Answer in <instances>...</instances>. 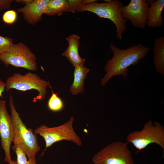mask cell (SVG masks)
Instances as JSON below:
<instances>
[{
    "label": "cell",
    "mask_w": 164,
    "mask_h": 164,
    "mask_svg": "<svg viewBox=\"0 0 164 164\" xmlns=\"http://www.w3.org/2000/svg\"><path fill=\"white\" fill-rule=\"evenodd\" d=\"M113 53L112 58L107 61L104 70L106 73L101 80V85L104 86L113 76H122L126 78L128 75V68L135 66L140 62L151 50L142 44L131 46L125 50H122L113 43L109 45Z\"/></svg>",
    "instance_id": "cell-1"
},
{
    "label": "cell",
    "mask_w": 164,
    "mask_h": 164,
    "mask_svg": "<svg viewBox=\"0 0 164 164\" xmlns=\"http://www.w3.org/2000/svg\"><path fill=\"white\" fill-rule=\"evenodd\" d=\"M9 105L14 132V145L11 148L18 147L25 153L28 159L36 160V155L40 150L36 135L31 128H27L22 122L15 106L11 94Z\"/></svg>",
    "instance_id": "cell-2"
},
{
    "label": "cell",
    "mask_w": 164,
    "mask_h": 164,
    "mask_svg": "<svg viewBox=\"0 0 164 164\" xmlns=\"http://www.w3.org/2000/svg\"><path fill=\"white\" fill-rule=\"evenodd\" d=\"M123 6V4L118 0L100 3L94 1L85 5H81L77 12H90L96 14L100 18L110 20L116 26L118 39L121 40L122 34L127 30L126 26L127 21L123 19L121 15V11Z\"/></svg>",
    "instance_id": "cell-3"
},
{
    "label": "cell",
    "mask_w": 164,
    "mask_h": 164,
    "mask_svg": "<svg viewBox=\"0 0 164 164\" xmlns=\"http://www.w3.org/2000/svg\"><path fill=\"white\" fill-rule=\"evenodd\" d=\"M74 120V117L72 116L67 121L59 126L50 127L44 124L35 130L34 133L43 137L45 142V149L41 156L43 155L48 148L60 141H68L73 142L77 146L82 145L81 139L73 129Z\"/></svg>",
    "instance_id": "cell-4"
},
{
    "label": "cell",
    "mask_w": 164,
    "mask_h": 164,
    "mask_svg": "<svg viewBox=\"0 0 164 164\" xmlns=\"http://www.w3.org/2000/svg\"><path fill=\"white\" fill-rule=\"evenodd\" d=\"M126 143H131L139 150L145 148L151 143H156L164 151V127L159 122L148 121L140 131L136 130L129 133Z\"/></svg>",
    "instance_id": "cell-5"
},
{
    "label": "cell",
    "mask_w": 164,
    "mask_h": 164,
    "mask_svg": "<svg viewBox=\"0 0 164 164\" xmlns=\"http://www.w3.org/2000/svg\"><path fill=\"white\" fill-rule=\"evenodd\" d=\"M49 83L37 74L31 72L24 75L15 73L7 79L5 90L7 92L12 89L24 91L36 90L38 92V94L33 100V102H35L45 98Z\"/></svg>",
    "instance_id": "cell-6"
},
{
    "label": "cell",
    "mask_w": 164,
    "mask_h": 164,
    "mask_svg": "<svg viewBox=\"0 0 164 164\" xmlns=\"http://www.w3.org/2000/svg\"><path fill=\"white\" fill-rule=\"evenodd\" d=\"M127 143L112 142L95 154L92 161L94 164H134Z\"/></svg>",
    "instance_id": "cell-7"
},
{
    "label": "cell",
    "mask_w": 164,
    "mask_h": 164,
    "mask_svg": "<svg viewBox=\"0 0 164 164\" xmlns=\"http://www.w3.org/2000/svg\"><path fill=\"white\" fill-rule=\"evenodd\" d=\"M0 60L6 66L11 65L33 71L37 69L36 55L22 42L13 43L7 52L0 56Z\"/></svg>",
    "instance_id": "cell-8"
},
{
    "label": "cell",
    "mask_w": 164,
    "mask_h": 164,
    "mask_svg": "<svg viewBox=\"0 0 164 164\" xmlns=\"http://www.w3.org/2000/svg\"><path fill=\"white\" fill-rule=\"evenodd\" d=\"M148 3L145 0H131L121 9L122 17L129 20L132 25L139 29H144L148 19Z\"/></svg>",
    "instance_id": "cell-9"
},
{
    "label": "cell",
    "mask_w": 164,
    "mask_h": 164,
    "mask_svg": "<svg viewBox=\"0 0 164 164\" xmlns=\"http://www.w3.org/2000/svg\"><path fill=\"white\" fill-rule=\"evenodd\" d=\"M14 128L11 115L8 112L6 102L0 100V137L2 148L4 151V162L10 163L11 160L10 148L14 138Z\"/></svg>",
    "instance_id": "cell-10"
},
{
    "label": "cell",
    "mask_w": 164,
    "mask_h": 164,
    "mask_svg": "<svg viewBox=\"0 0 164 164\" xmlns=\"http://www.w3.org/2000/svg\"><path fill=\"white\" fill-rule=\"evenodd\" d=\"M49 0H33L32 2L17 11L22 13L24 19L29 24L35 25L40 21L45 14L46 6Z\"/></svg>",
    "instance_id": "cell-11"
},
{
    "label": "cell",
    "mask_w": 164,
    "mask_h": 164,
    "mask_svg": "<svg viewBox=\"0 0 164 164\" xmlns=\"http://www.w3.org/2000/svg\"><path fill=\"white\" fill-rule=\"evenodd\" d=\"M68 43V46L62 54L66 57L75 67L84 63L85 60L80 56L79 49L80 45V37L75 34L70 35L66 38Z\"/></svg>",
    "instance_id": "cell-12"
},
{
    "label": "cell",
    "mask_w": 164,
    "mask_h": 164,
    "mask_svg": "<svg viewBox=\"0 0 164 164\" xmlns=\"http://www.w3.org/2000/svg\"><path fill=\"white\" fill-rule=\"evenodd\" d=\"M164 7V0H153L150 3L148 10L147 25L154 28L161 26L163 23L162 13Z\"/></svg>",
    "instance_id": "cell-13"
},
{
    "label": "cell",
    "mask_w": 164,
    "mask_h": 164,
    "mask_svg": "<svg viewBox=\"0 0 164 164\" xmlns=\"http://www.w3.org/2000/svg\"><path fill=\"white\" fill-rule=\"evenodd\" d=\"M89 71V70L84 66V63L74 67L73 80L70 89L73 95L84 92V81Z\"/></svg>",
    "instance_id": "cell-14"
},
{
    "label": "cell",
    "mask_w": 164,
    "mask_h": 164,
    "mask_svg": "<svg viewBox=\"0 0 164 164\" xmlns=\"http://www.w3.org/2000/svg\"><path fill=\"white\" fill-rule=\"evenodd\" d=\"M154 64L158 73L164 75V37L156 39L154 49Z\"/></svg>",
    "instance_id": "cell-15"
},
{
    "label": "cell",
    "mask_w": 164,
    "mask_h": 164,
    "mask_svg": "<svg viewBox=\"0 0 164 164\" xmlns=\"http://www.w3.org/2000/svg\"><path fill=\"white\" fill-rule=\"evenodd\" d=\"M70 12L67 0H49L46 7L45 14L52 16L61 15L63 12Z\"/></svg>",
    "instance_id": "cell-16"
},
{
    "label": "cell",
    "mask_w": 164,
    "mask_h": 164,
    "mask_svg": "<svg viewBox=\"0 0 164 164\" xmlns=\"http://www.w3.org/2000/svg\"><path fill=\"white\" fill-rule=\"evenodd\" d=\"M49 85L52 92V94L49 98L47 102V107L50 111L57 112L62 110L64 107V104L63 100L58 96V93H55L49 83Z\"/></svg>",
    "instance_id": "cell-17"
},
{
    "label": "cell",
    "mask_w": 164,
    "mask_h": 164,
    "mask_svg": "<svg viewBox=\"0 0 164 164\" xmlns=\"http://www.w3.org/2000/svg\"><path fill=\"white\" fill-rule=\"evenodd\" d=\"M15 153L17 164H37L36 159H28L23 151L19 147L12 148Z\"/></svg>",
    "instance_id": "cell-18"
},
{
    "label": "cell",
    "mask_w": 164,
    "mask_h": 164,
    "mask_svg": "<svg viewBox=\"0 0 164 164\" xmlns=\"http://www.w3.org/2000/svg\"><path fill=\"white\" fill-rule=\"evenodd\" d=\"M13 43L12 38L0 36V56L7 52Z\"/></svg>",
    "instance_id": "cell-19"
},
{
    "label": "cell",
    "mask_w": 164,
    "mask_h": 164,
    "mask_svg": "<svg viewBox=\"0 0 164 164\" xmlns=\"http://www.w3.org/2000/svg\"><path fill=\"white\" fill-rule=\"evenodd\" d=\"M16 18V12L13 10H9L6 12L2 16L3 22L8 24H11L14 23Z\"/></svg>",
    "instance_id": "cell-20"
},
{
    "label": "cell",
    "mask_w": 164,
    "mask_h": 164,
    "mask_svg": "<svg viewBox=\"0 0 164 164\" xmlns=\"http://www.w3.org/2000/svg\"><path fill=\"white\" fill-rule=\"evenodd\" d=\"M67 1L69 4L70 12L74 13L81 5L82 0H68Z\"/></svg>",
    "instance_id": "cell-21"
},
{
    "label": "cell",
    "mask_w": 164,
    "mask_h": 164,
    "mask_svg": "<svg viewBox=\"0 0 164 164\" xmlns=\"http://www.w3.org/2000/svg\"><path fill=\"white\" fill-rule=\"evenodd\" d=\"M13 0H0V11L9 8Z\"/></svg>",
    "instance_id": "cell-22"
},
{
    "label": "cell",
    "mask_w": 164,
    "mask_h": 164,
    "mask_svg": "<svg viewBox=\"0 0 164 164\" xmlns=\"http://www.w3.org/2000/svg\"><path fill=\"white\" fill-rule=\"evenodd\" d=\"M5 83L0 79V98L5 89Z\"/></svg>",
    "instance_id": "cell-23"
},
{
    "label": "cell",
    "mask_w": 164,
    "mask_h": 164,
    "mask_svg": "<svg viewBox=\"0 0 164 164\" xmlns=\"http://www.w3.org/2000/svg\"><path fill=\"white\" fill-rule=\"evenodd\" d=\"M33 0H16L15 1L17 2H21L22 4L27 5L32 2Z\"/></svg>",
    "instance_id": "cell-24"
},
{
    "label": "cell",
    "mask_w": 164,
    "mask_h": 164,
    "mask_svg": "<svg viewBox=\"0 0 164 164\" xmlns=\"http://www.w3.org/2000/svg\"><path fill=\"white\" fill-rule=\"evenodd\" d=\"M97 1V0H84L81 2V5H85L91 2Z\"/></svg>",
    "instance_id": "cell-25"
},
{
    "label": "cell",
    "mask_w": 164,
    "mask_h": 164,
    "mask_svg": "<svg viewBox=\"0 0 164 164\" xmlns=\"http://www.w3.org/2000/svg\"><path fill=\"white\" fill-rule=\"evenodd\" d=\"M9 164H17V161L14 160H12L11 162Z\"/></svg>",
    "instance_id": "cell-26"
},
{
    "label": "cell",
    "mask_w": 164,
    "mask_h": 164,
    "mask_svg": "<svg viewBox=\"0 0 164 164\" xmlns=\"http://www.w3.org/2000/svg\"><path fill=\"white\" fill-rule=\"evenodd\" d=\"M112 0H104V1L106 2H109L112 1Z\"/></svg>",
    "instance_id": "cell-27"
}]
</instances>
